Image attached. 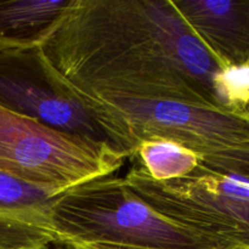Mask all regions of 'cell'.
<instances>
[{"instance_id": "1", "label": "cell", "mask_w": 249, "mask_h": 249, "mask_svg": "<svg viewBox=\"0 0 249 249\" xmlns=\"http://www.w3.org/2000/svg\"><path fill=\"white\" fill-rule=\"evenodd\" d=\"M41 48L82 94L224 109V68L172 0H74Z\"/></svg>"}, {"instance_id": "10", "label": "cell", "mask_w": 249, "mask_h": 249, "mask_svg": "<svg viewBox=\"0 0 249 249\" xmlns=\"http://www.w3.org/2000/svg\"><path fill=\"white\" fill-rule=\"evenodd\" d=\"M133 157L138 158L139 165L157 181L187 177L201 163L191 150L164 139L142 141Z\"/></svg>"}, {"instance_id": "6", "label": "cell", "mask_w": 249, "mask_h": 249, "mask_svg": "<svg viewBox=\"0 0 249 249\" xmlns=\"http://www.w3.org/2000/svg\"><path fill=\"white\" fill-rule=\"evenodd\" d=\"M0 107L65 133L109 142L85 100L51 65L41 45L0 50Z\"/></svg>"}, {"instance_id": "13", "label": "cell", "mask_w": 249, "mask_h": 249, "mask_svg": "<svg viewBox=\"0 0 249 249\" xmlns=\"http://www.w3.org/2000/svg\"><path fill=\"white\" fill-rule=\"evenodd\" d=\"M49 249H63V248H62V247H58V246H57V247H55V248H51V247H50Z\"/></svg>"}, {"instance_id": "4", "label": "cell", "mask_w": 249, "mask_h": 249, "mask_svg": "<svg viewBox=\"0 0 249 249\" xmlns=\"http://www.w3.org/2000/svg\"><path fill=\"white\" fill-rule=\"evenodd\" d=\"M124 181L156 211L219 249H249V178L199 163L187 177L168 181L152 179L138 165Z\"/></svg>"}, {"instance_id": "11", "label": "cell", "mask_w": 249, "mask_h": 249, "mask_svg": "<svg viewBox=\"0 0 249 249\" xmlns=\"http://www.w3.org/2000/svg\"><path fill=\"white\" fill-rule=\"evenodd\" d=\"M215 90L224 109L246 114L249 107V63L221 71L215 78Z\"/></svg>"}, {"instance_id": "5", "label": "cell", "mask_w": 249, "mask_h": 249, "mask_svg": "<svg viewBox=\"0 0 249 249\" xmlns=\"http://www.w3.org/2000/svg\"><path fill=\"white\" fill-rule=\"evenodd\" d=\"M126 155L109 142L57 130L0 107V170L65 192L108 177Z\"/></svg>"}, {"instance_id": "8", "label": "cell", "mask_w": 249, "mask_h": 249, "mask_svg": "<svg viewBox=\"0 0 249 249\" xmlns=\"http://www.w3.org/2000/svg\"><path fill=\"white\" fill-rule=\"evenodd\" d=\"M221 68L249 63V1L172 0Z\"/></svg>"}, {"instance_id": "2", "label": "cell", "mask_w": 249, "mask_h": 249, "mask_svg": "<svg viewBox=\"0 0 249 249\" xmlns=\"http://www.w3.org/2000/svg\"><path fill=\"white\" fill-rule=\"evenodd\" d=\"M51 220L55 245L63 249H219L156 211L113 175L58 194Z\"/></svg>"}, {"instance_id": "3", "label": "cell", "mask_w": 249, "mask_h": 249, "mask_svg": "<svg viewBox=\"0 0 249 249\" xmlns=\"http://www.w3.org/2000/svg\"><path fill=\"white\" fill-rule=\"evenodd\" d=\"M79 94L109 142L126 157L133 158L142 141L164 139L191 150L202 164L231 173L249 152L245 114L186 102Z\"/></svg>"}, {"instance_id": "9", "label": "cell", "mask_w": 249, "mask_h": 249, "mask_svg": "<svg viewBox=\"0 0 249 249\" xmlns=\"http://www.w3.org/2000/svg\"><path fill=\"white\" fill-rule=\"evenodd\" d=\"M74 0H0V50L43 45Z\"/></svg>"}, {"instance_id": "14", "label": "cell", "mask_w": 249, "mask_h": 249, "mask_svg": "<svg viewBox=\"0 0 249 249\" xmlns=\"http://www.w3.org/2000/svg\"><path fill=\"white\" fill-rule=\"evenodd\" d=\"M246 114H247V116L249 117V107H248V109H247V112H246Z\"/></svg>"}, {"instance_id": "12", "label": "cell", "mask_w": 249, "mask_h": 249, "mask_svg": "<svg viewBox=\"0 0 249 249\" xmlns=\"http://www.w3.org/2000/svg\"><path fill=\"white\" fill-rule=\"evenodd\" d=\"M232 174L241 175V177L249 178V152L241 158L240 163L237 164Z\"/></svg>"}, {"instance_id": "7", "label": "cell", "mask_w": 249, "mask_h": 249, "mask_svg": "<svg viewBox=\"0 0 249 249\" xmlns=\"http://www.w3.org/2000/svg\"><path fill=\"white\" fill-rule=\"evenodd\" d=\"M58 194L0 170V249L55 245L51 208Z\"/></svg>"}]
</instances>
